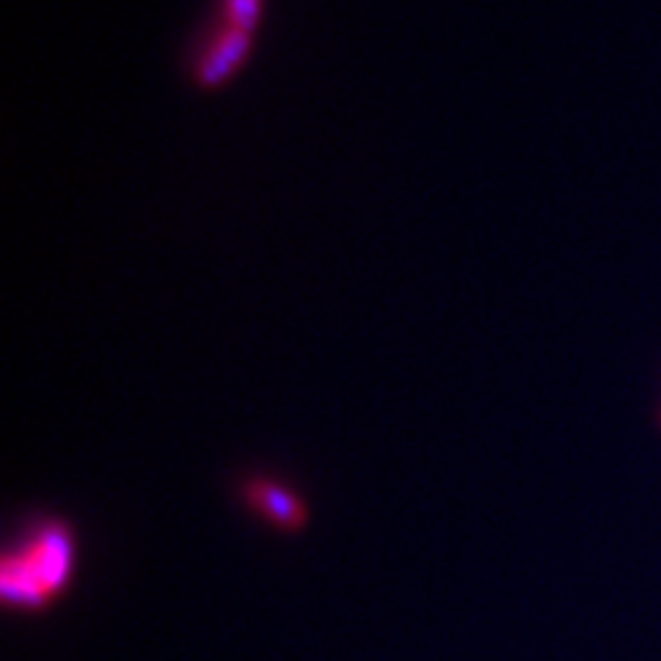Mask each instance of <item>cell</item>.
<instances>
[{
    "label": "cell",
    "mask_w": 661,
    "mask_h": 661,
    "mask_svg": "<svg viewBox=\"0 0 661 661\" xmlns=\"http://www.w3.org/2000/svg\"><path fill=\"white\" fill-rule=\"evenodd\" d=\"M72 535L64 523H44L37 538L0 562V592L6 603L42 609L70 581Z\"/></svg>",
    "instance_id": "cell-1"
},
{
    "label": "cell",
    "mask_w": 661,
    "mask_h": 661,
    "mask_svg": "<svg viewBox=\"0 0 661 661\" xmlns=\"http://www.w3.org/2000/svg\"><path fill=\"white\" fill-rule=\"evenodd\" d=\"M251 55V33L235 31V28H221L207 48L199 55L193 67V81L202 89H218L241 70Z\"/></svg>",
    "instance_id": "cell-2"
},
{
    "label": "cell",
    "mask_w": 661,
    "mask_h": 661,
    "mask_svg": "<svg viewBox=\"0 0 661 661\" xmlns=\"http://www.w3.org/2000/svg\"><path fill=\"white\" fill-rule=\"evenodd\" d=\"M243 496H246L251 510L265 516L278 529L298 532L309 521L304 501L289 491V488H282L273 480H248L246 488H243Z\"/></svg>",
    "instance_id": "cell-3"
},
{
    "label": "cell",
    "mask_w": 661,
    "mask_h": 661,
    "mask_svg": "<svg viewBox=\"0 0 661 661\" xmlns=\"http://www.w3.org/2000/svg\"><path fill=\"white\" fill-rule=\"evenodd\" d=\"M260 14L262 0H224V6H221V20L226 28H235V31L254 33Z\"/></svg>",
    "instance_id": "cell-4"
}]
</instances>
